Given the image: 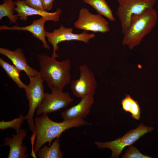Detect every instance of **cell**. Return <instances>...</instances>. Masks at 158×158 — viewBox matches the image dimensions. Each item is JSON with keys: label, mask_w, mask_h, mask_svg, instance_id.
I'll return each mask as SVG.
<instances>
[{"label": "cell", "mask_w": 158, "mask_h": 158, "mask_svg": "<svg viewBox=\"0 0 158 158\" xmlns=\"http://www.w3.org/2000/svg\"><path fill=\"white\" fill-rule=\"evenodd\" d=\"M34 121L36 140L32 151L35 155L44 144L49 142V146L53 139L59 138L61 133L66 130L89 124L83 118H80L57 122L51 120L46 114H43L40 117H35Z\"/></svg>", "instance_id": "1"}, {"label": "cell", "mask_w": 158, "mask_h": 158, "mask_svg": "<svg viewBox=\"0 0 158 158\" xmlns=\"http://www.w3.org/2000/svg\"><path fill=\"white\" fill-rule=\"evenodd\" d=\"M37 58L40 67V75L50 89L56 87L63 89L70 83L71 63L69 59L59 61L45 54H39Z\"/></svg>", "instance_id": "2"}, {"label": "cell", "mask_w": 158, "mask_h": 158, "mask_svg": "<svg viewBox=\"0 0 158 158\" xmlns=\"http://www.w3.org/2000/svg\"><path fill=\"white\" fill-rule=\"evenodd\" d=\"M157 19V12L153 8L133 16L129 26L123 33L122 45L132 49L139 44L155 26Z\"/></svg>", "instance_id": "3"}, {"label": "cell", "mask_w": 158, "mask_h": 158, "mask_svg": "<svg viewBox=\"0 0 158 158\" xmlns=\"http://www.w3.org/2000/svg\"><path fill=\"white\" fill-rule=\"evenodd\" d=\"M118 7L116 14L123 33L129 26L132 18L153 8L157 0H116Z\"/></svg>", "instance_id": "4"}, {"label": "cell", "mask_w": 158, "mask_h": 158, "mask_svg": "<svg viewBox=\"0 0 158 158\" xmlns=\"http://www.w3.org/2000/svg\"><path fill=\"white\" fill-rule=\"evenodd\" d=\"M154 129L152 127H149L141 123L137 128L129 131L120 138L106 142H95V144L100 149H110L112 151L110 158H117L125 147L131 145L141 136Z\"/></svg>", "instance_id": "5"}, {"label": "cell", "mask_w": 158, "mask_h": 158, "mask_svg": "<svg viewBox=\"0 0 158 158\" xmlns=\"http://www.w3.org/2000/svg\"><path fill=\"white\" fill-rule=\"evenodd\" d=\"M29 83L24 90L26 96L29 101V109L25 120L32 133L35 132V128L33 121V115L37 108L42 102L45 96L43 83L44 81L40 75L36 76L29 77Z\"/></svg>", "instance_id": "6"}, {"label": "cell", "mask_w": 158, "mask_h": 158, "mask_svg": "<svg viewBox=\"0 0 158 158\" xmlns=\"http://www.w3.org/2000/svg\"><path fill=\"white\" fill-rule=\"evenodd\" d=\"M87 31H85L80 34L74 33L73 28H66L63 25H61L59 29H55L51 32L46 31V37L53 47L51 57L55 58L58 57L56 51L59 48L58 44L61 42L77 40L83 42L86 44L88 43L90 40L95 37V35L93 33H88Z\"/></svg>", "instance_id": "7"}, {"label": "cell", "mask_w": 158, "mask_h": 158, "mask_svg": "<svg viewBox=\"0 0 158 158\" xmlns=\"http://www.w3.org/2000/svg\"><path fill=\"white\" fill-rule=\"evenodd\" d=\"M51 93L44 92V98L37 108L36 114H48L67 107L73 101L70 94L63 91L62 89L54 87Z\"/></svg>", "instance_id": "8"}, {"label": "cell", "mask_w": 158, "mask_h": 158, "mask_svg": "<svg viewBox=\"0 0 158 158\" xmlns=\"http://www.w3.org/2000/svg\"><path fill=\"white\" fill-rule=\"evenodd\" d=\"M79 77L71 80V89L76 97L82 98L88 95H94L97 87V83L93 73L85 64L80 65L78 68Z\"/></svg>", "instance_id": "9"}, {"label": "cell", "mask_w": 158, "mask_h": 158, "mask_svg": "<svg viewBox=\"0 0 158 158\" xmlns=\"http://www.w3.org/2000/svg\"><path fill=\"white\" fill-rule=\"evenodd\" d=\"M74 25L78 29L95 32L105 33L110 30L108 22L102 15L92 14L85 8L80 10Z\"/></svg>", "instance_id": "10"}, {"label": "cell", "mask_w": 158, "mask_h": 158, "mask_svg": "<svg viewBox=\"0 0 158 158\" xmlns=\"http://www.w3.org/2000/svg\"><path fill=\"white\" fill-rule=\"evenodd\" d=\"M15 3L16 6L14 10L17 12L19 18L23 21L27 20L28 16L38 15L44 18L47 21L58 22L59 20L60 16L62 13V10L59 8L53 13L36 9L27 5L23 0H16Z\"/></svg>", "instance_id": "11"}, {"label": "cell", "mask_w": 158, "mask_h": 158, "mask_svg": "<svg viewBox=\"0 0 158 158\" xmlns=\"http://www.w3.org/2000/svg\"><path fill=\"white\" fill-rule=\"evenodd\" d=\"M27 133L24 128L20 129L16 132L15 135H12V137H6L4 140V144L2 146H8L10 150L7 158H27L28 157V147L25 145H22V142L26 135Z\"/></svg>", "instance_id": "12"}, {"label": "cell", "mask_w": 158, "mask_h": 158, "mask_svg": "<svg viewBox=\"0 0 158 158\" xmlns=\"http://www.w3.org/2000/svg\"><path fill=\"white\" fill-rule=\"evenodd\" d=\"M0 54L7 57L13 65L21 71H23L28 77L40 75V72L31 67L28 64L23 49L20 48L12 51L5 48H0Z\"/></svg>", "instance_id": "13"}, {"label": "cell", "mask_w": 158, "mask_h": 158, "mask_svg": "<svg viewBox=\"0 0 158 158\" xmlns=\"http://www.w3.org/2000/svg\"><path fill=\"white\" fill-rule=\"evenodd\" d=\"M94 102L93 95H86L81 98L80 101L77 104L62 112L61 116L65 121L78 118H84L90 113Z\"/></svg>", "instance_id": "14"}, {"label": "cell", "mask_w": 158, "mask_h": 158, "mask_svg": "<svg viewBox=\"0 0 158 158\" xmlns=\"http://www.w3.org/2000/svg\"><path fill=\"white\" fill-rule=\"evenodd\" d=\"M47 21L45 18L41 17L39 19L33 20L30 25L25 26L14 25L10 27L4 25H1L0 30H7L29 32L33 34L34 37L42 42L43 47L45 49L49 50L50 47L46 40V31L44 29V24Z\"/></svg>", "instance_id": "15"}, {"label": "cell", "mask_w": 158, "mask_h": 158, "mask_svg": "<svg viewBox=\"0 0 158 158\" xmlns=\"http://www.w3.org/2000/svg\"><path fill=\"white\" fill-rule=\"evenodd\" d=\"M59 138H56L51 146L40 148L36 154L39 158H62L63 154L60 150Z\"/></svg>", "instance_id": "16"}, {"label": "cell", "mask_w": 158, "mask_h": 158, "mask_svg": "<svg viewBox=\"0 0 158 158\" xmlns=\"http://www.w3.org/2000/svg\"><path fill=\"white\" fill-rule=\"evenodd\" d=\"M85 3L92 7L98 14L107 18L111 21L115 19L113 12L105 0H83Z\"/></svg>", "instance_id": "17"}, {"label": "cell", "mask_w": 158, "mask_h": 158, "mask_svg": "<svg viewBox=\"0 0 158 158\" xmlns=\"http://www.w3.org/2000/svg\"><path fill=\"white\" fill-rule=\"evenodd\" d=\"M0 66L5 71L8 77L16 83L19 88L24 90L27 88L28 85L23 83L20 78V70L5 61L2 58H0Z\"/></svg>", "instance_id": "18"}, {"label": "cell", "mask_w": 158, "mask_h": 158, "mask_svg": "<svg viewBox=\"0 0 158 158\" xmlns=\"http://www.w3.org/2000/svg\"><path fill=\"white\" fill-rule=\"evenodd\" d=\"M122 109L126 112H129L132 117L136 120L140 118V108L137 100H134L130 96L126 94L121 101Z\"/></svg>", "instance_id": "19"}, {"label": "cell", "mask_w": 158, "mask_h": 158, "mask_svg": "<svg viewBox=\"0 0 158 158\" xmlns=\"http://www.w3.org/2000/svg\"><path fill=\"white\" fill-rule=\"evenodd\" d=\"M15 1L12 0H4L0 5V20L4 17H7L10 23H16L19 17L17 14H13L15 6Z\"/></svg>", "instance_id": "20"}, {"label": "cell", "mask_w": 158, "mask_h": 158, "mask_svg": "<svg viewBox=\"0 0 158 158\" xmlns=\"http://www.w3.org/2000/svg\"><path fill=\"white\" fill-rule=\"evenodd\" d=\"M25 120V116L20 114L18 118L11 121H6L2 120L0 122V129L3 130L9 128H12L18 132L20 129L21 125Z\"/></svg>", "instance_id": "21"}, {"label": "cell", "mask_w": 158, "mask_h": 158, "mask_svg": "<svg viewBox=\"0 0 158 158\" xmlns=\"http://www.w3.org/2000/svg\"><path fill=\"white\" fill-rule=\"evenodd\" d=\"M123 158H152L146 155H144L140 152L136 147L132 145L130 146L129 147L125 152L122 156Z\"/></svg>", "instance_id": "22"}, {"label": "cell", "mask_w": 158, "mask_h": 158, "mask_svg": "<svg viewBox=\"0 0 158 158\" xmlns=\"http://www.w3.org/2000/svg\"><path fill=\"white\" fill-rule=\"evenodd\" d=\"M25 4L28 6L38 10L46 11L43 6L42 0H25Z\"/></svg>", "instance_id": "23"}, {"label": "cell", "mask_w": 158, "mask_h": 158, "mask_svg": "<svg viewBox=\"0 0 158 158\" xmlns=\"http://www.w3.org/2000/svg\"><path fill=\"white\" fill-rule=\"evenodd\" d=\"M54 0H42L44 8L46 11L51 10Z\"/></svg>", "instance_id": "24"}]
</instances>
